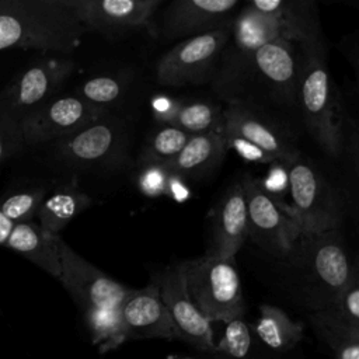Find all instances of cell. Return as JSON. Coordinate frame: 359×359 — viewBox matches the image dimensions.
Instances as JSON below:
<instances>
[{"mask_svg": "<svg viewBox=\"0 0 359 359\" xmlns=\"http://www.w3.org/2000/svg\"><path fill=\"white\" fill-rule=\"evenodd\" d=\"M307 57L297 43L273 41L217 73L209 86L226 104L297 115V90Z\"/></svg>", "mask_w": 359, "mask_h": 359, "instance_id": "cell-1", "label": "cell"}, {"mask_svg": "<svg viewBox=\"0 0 359 359\" xmlns=\"http://www.w3.org/2000/svg\"><path fill=\"white\" fill-rule=\"evenodd\" d=\"M273 41L297 43L309 56L327 53L317 3L313 0L243 1L230 25L216 74L229 70L257 48Z\"/></svg>", "mask_w": 359, "mask_h": 359, "instance_id": "cell-2", "label": "cell"}, {"mask_svg": "<svg viewBox=\"0 0 359 359\" xmlns=\"http://www.w3.org/2000/svg\"><path fill=\"white\" fill-rule=\"evenodd\" d=\"M279 261L283 289L309 314L328 310L355 278L339 230L302 231Z\"/></svg>", "mask_w": 359, "mask_h": 359, "instance_id": "cell-3", "label": "cell"}, {"mask_svg": "<svg viewBox=\"0 0 359 359\" xmlns=\"http://www.w3.org/2000/svg\"><path fill=\"white\" fill-rule=\"evenodd\" d=\"M84 32L67 0H0V50L70 53Z\"/></svg>", "mask_w": 359, "mask_h": 359, "instance_id": "cell-4", "label": "cell"}, {"mask_svg": "<svg viewBox=\"0 0 359 359\" xmlns=\"http://www.w3.org/2000/svg\"><path fill=\"white\" fill-rule=\"evenodd\" d=\"M296 109L317 146L328 157L338 160L349 114L327 65V53L307 57L299 83Z\"/></svg>", "mask_w": 359, "mask_h": 359, "instance_id": "cell-5", "label": "cell"}, {"mask_svg": "<svg viewBox=\"0 0 359 359\" xmlns=\"http://www.w3.org/2000/svg\"><path fill=\"white\" fill-rule=\"evenodd\" d=\"M292 208L306 233L341 230L345 201L321 168L302 151L283 164Z\"/></svg>", "mask_w": 359, "mask_h": 359, "instance_id": "cell-6", "label": "cell"}, {"mask_svg": "<svg viewBox=\"0 0 359 359\" xmlns=\"http://www.w3.org/2000/svg\"><path fill=\"white\" fill-rule=\"evenodd\" d=\"M188 293L210 323L243 317L244 297L234 258L205 255L180 261Z\"/></svg>", "mask_w": 359, "mask_h": 359, "instance_id": "cell-7", "label": "cell"}, {"mask_svg": "<svg viewBox=\"0 0 359 359\" xmlns=\"http://www.w3.org/2000/svg\"><path fill=\"white\" fill-rule=\"evenodd\" d=\"M240 181L248 212V238L275 258L283 257L303 231L292 205L269 192L259 178L245 175Z\"/></svg>", "mask_w": 359, "mask_h": 359, "instance_id": "cell-8", "label": "cell"}, {"mask_svg": "<svg viewBox=\"0 0 359 359\" xmlns=\"http://www.w3.org/2000/svg\"><path fill=\"white\" fill-rule=\"evenodd\" d=\"M229 31L230 27L177 42L156 63L157 83L174 88L210 84Z\"/></svg>", "mask_w": 359, "mask_h": 359, "instance_id": "cell-9", "label": "cell"}, {"mask_svg": "<svg viewBox=\"0 0 359 359\" xmlns=\"http://www.w3.org/2000/svg\"><path fill=\"white\" fill-rule=\"evenodd\" d=\"M128 132L122 121L109 112L53 143L59 160L80 165H112L126 158Z\"/></svg>", "mask_w": 359, "mask_h": 359, "instance_id": "cell-10", "label": "cell"}, {"mask_svg": "<svg viewBox=\"0 0 359 359\" xmlns=\"http://www.w3.org/2000/svg\"><path fill=\"white\" fill-rule=\"evenodd\" d=\"M56 245L60 259L59 280L81 313L121 306L132 290L130 287L119 283L86 261L59 236L56 237Z\"/></svg>", "mask_w": 359, "mask_h": 359, "instance_id": "cell-11", "label": "cell"}, {"mask_svg": "<svg viewBox=\"0 0 359 359\" xmlns=\"http://www.w3.org/2000/svg\"><path fill=\"white\" fill-rule=\"evenodd\" d=\"M107 114V109L87 102L77 94L53 95L25 116L18 126L22 143L38 146L56 143Z\"/></svg>", "mask_w": 359, "mask_h": 359, "instance_id": "cell-12", "label": "cell"}, {"mask_svg": "<svg viewBox=\"0 0 359 359\" xmlns=\"http://www.w3.org/2000/svg\"><path fill=\"white\" fill-rule=\"evenodd\" d=\"M84 31L119 39L147 28L163 0H67Z\"/></svg>", "mask_w": 359, "mask_h": 359, "instance_id": "cell-13", "label": "cell"}, {"mask_svg": "<svg viewBox=\"0 0 359 359\" xmlns=\"http://www.w3.org/2000/svg\"><path fill=\"white\" fill-rule=\"evenodd\" d=\"M243 6L240 0H174L153 22V35L168 41L188 39L229 28Z\"/></svg>", "mask_w": 359, "mask_h": 359, "instance_id": "cell-14", "label": "cell"}, {"mask_svg": "<svg viewBox=\"0 0 359 359\" xmlns=\"http://www.w3.org/2000/svg\"><path fill=\"white\" fill-rule=\"evenodd\" d=\"M74 67V62L65 57L46 59L32 65L0 94V112L20 123L32 111L56 95Z\"/></svg>", "mask_w": 359, "mask_h": 359, "instance_id": "cell-15", "label": "cell"}, {"mask_svg": "<svg viewBox=\"0 0 359 359\" xmlns=\"http://www.w3.org/2000/svg\"><path fill=\"white\" fill-rule=\"evenodd\" d=\"M153 280L157 283L163 303L174 323L178 341L205 355H213L216 342L213 339L212 323L203 317L192 302L180 262L167 265L160 273L153 276Z\"/></svg>", "mask_w": 359, "mask_h": 359, "instance_id": "cell-16", "label": "cell"}, {"mask_svg": "<svg viewBox=\"0 0 359 359\" xmlns=\"http://www.w3.org/2000/svg\"><path fill=\"white\" fill-rule=\"evenodd\" d=\"M223 115V133L250 142L275 163L285 164L300 153L293 132L271 112L243 104H227Z\"/></svg>", "mask_w": 359, "mask_h": 359, "instance_id": "cell-17", "label": "cell"}, {"mask_svg": "<svg viewBox=\"0 0 359 359\" xmlns=\"http://www.w3.org/2000/svg\"><path fill=\"white\" fill-rule=\"evenodd\" d=\"M126 339H178L177 330L151 279L142 289H132L119 306Z\"/></svg>", "mask_w": 359, "mask_h": 359, "instance_id": "cell-18", "label": "cell"}, {"mask_svg": "<svg viewBox=\"0 0 359 359\" xmlns=\"http://www.w3.org/2000/svg\"><path fill=\"white\" fill-rule=\"evenodd\" d=\"M209 254L234 258L248 238V212L241 181L234 182L222 195L210 215Z\"/></svg>", "mask_w": 359, "mask_h": 359, "instance_id": "cell-19", "label": "cell"}, {"mask_svg": "<svg viewBox=\"0 0 359 359\" xmlns=\"http://www.w3.org/2000/svg\"><path fill=\"white\" fill-rule=\"evenodd\" d=\"M229 150L223 132L194 135L180 154L167 164L170 174L185 180H199L212 174Z\"/></svg>", "mask_w": 359, "mask_h": 359, "instance_id": "cell-20", "label": "cell"}, {"mask_svg": "<svg viewBox=\"0 0 359 359\" xmlns=\"http://www.w3.org/2000/svg\"><path fill=\"white\" fill-rule=\"evenodd\" d=\"M56 237L45 233L38 223L22 222L15 224L6 247L59 279L60 259Z\"/></svg>", "mask_w": 359, "mask_h": 359, "instance_id": "cell-21", "label": "cell"}, {"mask_svg": "<svg viewBox=\"0 0 359 359\" xmlns=\"http://www.w3.org/2000/svg\"><path fill=\"white\" fill-rule=\"evenodd\" d=\"M223 112L224 108L213 100H174V104L170 108V111L156 122L171 123L187 132L189 136L210 132H223Z\"/></svg>", "mask_w": 359, "mask_h": 359, "instance_id": "cell-22", "label": "cell"}, {"mask_svg": "<svg viewBox=\"0 0 359 359\" xmlns=\"http://www.w3.org/2000/svg\"><path fill=\"white\" fill-rule=\"evenodd\" d=\"M259 345L271 353H285L303 338V324L293 321L282 309L261 304L259 316L251 325Z\"/></svg>", "mask_w": 359, "mask_h": 359, "instance_id": "cell-23", "label": "cell"}, {"mask_svg": "<svg viewBox=\"0 0 359 359\" xmlns=\"http://www.w3.org/2000/svg\"><path fill=\"white\" fill-rule=\"evenodd\" d=\"M91 203V198L74 184L57 188L42 201L36 213L38 224L45 233L57 236L62 229Z\"/></svg>", "mask_w": 359, "mask_h": 359, "instance_id": "cell-24", "label": "cell"}, {"mask_svg": "<svg viewBox=\"0 0 359 359\" xmlns=\"http://www.w3.org/2000/svg\"><path fill=\"white\" fill-rule=\"evenodd\" d=\"M189 135L171 123H157L139 154V165L164 164L174 160L189 140Z\"/></svg>", "mask_w": 359, "mask_h": 359, "instance_id": "cell-25", "label": "cell"}, {"mask_svg": "<svg viewBox=\"0 0 359 359\" xmlns=\"http://www.w3.org/2000/svg\"><path fill=\"white\" fill-rule=\"evenodd\" d=\"M262 348L251 328L243 318H233L224 323V331L212 356L216 359H259ZM264 349V348H262Z\"/></svg>", "mask_w": 359, "mask_h": 359, "instance_id": "cell-26", "label": "cell"}, {"mask_svg": "<svg viewBox=\"0 0 359 359\" xmlns=\"http://www.w3.org/2000/svg\"><path fill=\"white\" fill-rule=\"evenodd\" d=\"M83 316L91 334V341L101 353L115 349L128 341L119 307L94 309L83 313Z\"/></svg>", "mask_w": 359, "mask_h": 359, "instance_id": "cell-27", "label": "cell"}, {"mask_svg": "<svg viewBox=\"0 0 359 359\" xmlns=\"http://www.w3.org/2000/svg\"><path fill=\"white\" fill-rule=\"evenodd\" d=\"M309 320L316 332L334 351L335 359H359V332L338 325L323 311L309 314Z\"/></svg>", "mask_w": 359, "mask_h": 359, "instance_id": "cell-28", "label": "cell"}, {"mask_svg": "<svg viewBox=\"0 0 359 359\" xmlns=\"http://www.w3.org/2000/svg\"><path fill=\"white\" fill-rule=\"evenodd\" d=\"M342 161L346 178V195L359 209V114L348 115L342 151L338 157Z\"/></svg>", "mask_w": 359, "mask_h": 359, "instance_id": "cell-29", "label": "cell"}, {"mask_svg": "<svg viewBox=\"0 0 359 359\" xmlns=\"http://www.w3.org/2000/svg\"><path fill=\"white\" fill-rule=\"evenodd\" d=\"M125 93V81L116 76H95L87 79L77 88V95L87 102L109 111Z\"/></svg>", "mask_w": 359, "mask_h": 359, "instance_id": "cell-30", "label": "cell"}, {"mask_svg": "<svg viewBox=\"0 0 359 359\" xmlns=\"http://www.w3.org/2000/svg\"><path fill=\"white\" fill-rule=\"evenodd\" d=\"M323 313H325L338 325L349 331L359 332V276L356 272L353 280L338 296L335 303Z\"/></svg>", "mask_w": 359, "mask_h": 359, "instance_id": "cell-31", "label": "cell"}, {"mask_svg": "<svg viewBox=\"0 0 359 359\" xmlns=\"http://www.w3.org/2000/svg\"><path fill=\"white\" fill-rule=\"evenodd\" d=\"M45 196L46 191L42 188L21 191L1 201L0 210L15 224L22 222H31L36 216Z\"/></svg>", "mask_w": 359, "mask_h": 359, "instance_id": "cell-32", "label": "cell"}, {"mask_svg": "<svg viewBox=\"0 0 359 359\" xmlns=\"http://www.w3.org/2000/svg\"><path fill=\"white\" fill-rule=\"evenodd\" d=\"M170 175L171 174L164 164H144L140 165L136 184L143 195L149 198H157L167 195Z\"/></svg>", "mask_w": 359, "mask_h": 359, "instance_id": "cell-33", "label": "cell"}, {"mask_svg": "<svg viewBox=\"0 0 359 359\" xmlns=\"http://www.w3.org/2000/svg\"><path fill=\"white\" fill-rule=\"evenodd\" d=\"M22 144L18 123L0 112V164Z\"/></svg>", "mask_w": 359, "mask_h": 359, "instance_id": "cell-34", "label": "cell"}, {"mask_svg": "<svg viewBox=\"0 0 359 359\" xmlns=\"http://www.w3.org/2000/svg\"><path fill=\"white\" fill-rule=\"evenodd\" d=\"M224 136H226L229 149L236 150L244 160L255 161V163H264V164L275 163L272 157H269L266 153H264L262 150H259L258 147H255L250 142H247V140H244L238 136H234V135L224 133Z\"/></svg>", "mask_w": 359, "mask_h": 359, "instance_id": "cell-35", "label": "cell"}, {"mask_svg": "<svg viewBox=\"0 0 359 359\" xmlns=\"http://www.w3.org/2000/svg\"><path fill=\"white\" fill-rule=\"evenodd\" d=\"M339 49L345 55L346 60L352 66L356 77V86L359 93V31L344 38L339 43Z\"/></svg>", "mask_w": 359, "mask_h": 359, "instance_id": "cell-36", "label": "cell"}, {"mask_svg": "<svg viewBox=\"0 0 359 359\" xmlns=\"http://www.w3.org/2000/svg\"><path fill=\"white\" fill-rule=\"evenodd\" d=\"M187 188L184 184V180L177 177V175H170V182H168V191L167 195L174 198L175 201H184L187 198Z\"/></svg>", "mask_w": 359, "mask_h": 359, "instance_id": "cell-37", "label": "cell"}, {"mask_svg": "<svg viewBox=\"0 0 359 359\" xmlns=\"http://www.w3.org/2000/svg\"><path fill=\"white\" fill-rule=\"evenodd\" d=\"M14 227H15V223H14L11 219H8V217L0 210V245H4V247H6V244H7V241H8L10 236H11V233H13V230H14Z\"/></svg>", "mask_w": 359, "mask_h": 359, "instance_id": "cell-38", "label": "cell"}, {"mask_svg": "<svg viewBox=\"0 0 359 359\" xmlns=\"http://www.w3.org/2000/svg\"><path fill=\"white\" fill-rule=\"evenodd\" d=\"M353 265H355V272H356V275L359 276V257L353 259Z\"/></svg>", "mask_w": 359, "mask_h": 359, "instance_id": "cell-39", "label": "cell"}, {"mask_svg": "<svg viewBox=\"0 0 359 359\" xmlns=\"http://www.w3.org/2000/svg\"><path fill=\"white\" fill-rule=\"evenodd\" d=\"M355 6H356V7H358V8H359V3H355Z\"/></svg>", "mask_w": 359, "mask_h": 359, "instance_id": "cell-40", "label": "cell"}]
</instances>
